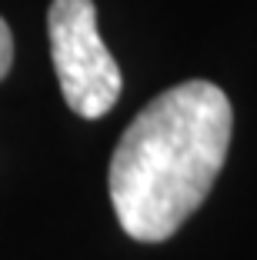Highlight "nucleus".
Listing matches in <instances>:
<instances>
[{
  "mask_svg": "<svg viewBox=\"0 0 257 260\" xmlns=\"http://www.w3.org/2000/svg\"><path fill=\"white\" fill-rule=\"evenodd\" d=\"M234 110L211 80H187L154 97L110 157V204L140 244L174 237L207 200L231 147Z\"/></svg>",
  "mask_w": 257,
  "mask_h": 260,
  "instance_id": "nucleus-1",
  "label": "nucleus"
},
{
  "mask_svg": "<svg viewBox=\"0 0 257 260\" xmlns=\"http://www.w3.org/2000/svg\"><path fill=\"white\" fill-rule=\"evenodd\" d=\"M47 37L67 107L87 120L104 117L117 104L124 80L100 40L94 0H53L47 10Z\"/></svg>",
  "mask_w": 257,
  "mask_h": 260,
  "instance_id": "nucleus-2",
  "label": "nucleus"
},
{
  "mask_svg": "<svg viewBox=\"0 0 257 260\" xmlns=\"http://www.w3.org/2000/svg\"><path fill=\"white\" fill-rule=\"evenodd\" d=\"M10 63H14V37H10V27H7V20L0 17V80L7 77Z\"/></svg>",
  "mask_w": 257,
  "mask_h": 260,
  "instance_id": "nucleus-3",
  "label": "nucleus"
}]
</instances>
